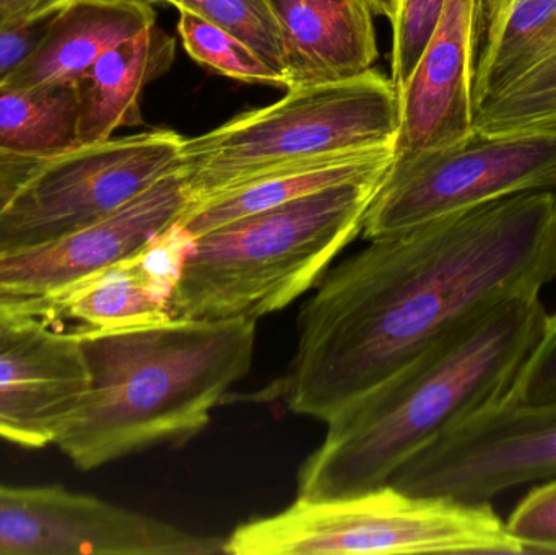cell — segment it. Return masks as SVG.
I'll return each instance as SVG.
<instances>
[{
	"mask_svg": "<svg viewBox=\"0 0 556 555\" xmlns=\"http://www.w3.org/2000/svg\"><path fill=\"white\" fill-rule=\"evenodd\" d=\"M519 192L556 194L554 133L482 136L394 160L366 212V240Z\"/></svg>",
	"mask_w": 556,
	"mask_h": 555,
	"instance_id": "7",
	"label": "cell"
},
{
	"mask_svg": "<svg viewBox=\"0 0 556 555\" xmlns=\"http://www.w3.org/2000/svg\"><path fill=\"white\" fill-rule=\"evenodd\" d=\"M155 23L147 0H77L52 16L31 54L5 84H77L104 52Z\"/></svg>",
	"mask_w": 556,
	"mask_h": 555,
	"instance_id": "16",
	"label": "cell"
},
{
	"mask_svg": "<svg viewBox=\"0 0 556 555\" xmlns=\"http://www.w3.org/2000/svg\"><path fill=\"white\" fill-rule=\"evenodd\" d=\"M555 41L556 0H483L473 111L528 71Z\"/></svg>",
	"mask_w": 556,
	"mask_h": 555,
	"instance_id": "19",
	"label": "cell"
},
{
	"mask_svg": "<svg viewBox=\"0 0 556 555\" xmlns=\"http://www.w3.org/2000/svg\"><path fill=\"white\" fill-rule=\"evenodd\" d=\"M194 238L173 225L139 253L62 293L49 313L77 319L88 329H127L172 319L169 297Z\"/></svg>",
	"mask_w": 556,
	"mask_h": 555,
	"instance_id": "14",
	"label": "cell"
},
{
	"mask_svg": "<svg viewBox=\"0 0 556 555\" xmlns=\"http://www.w3.org/2000/svg\"><path fill=\"white\" fill-rule=\"evenodd\" d=\"M506 527L526 553H556V479L532 489Z\"/></svg>",
	"mask_w": 556,
	"mask_h": 555,
	"instance_id": "26",
	"label": "cell"
},
{
	"mask_svg": "<svg viewBox=\"0 0 556 555\" xmlns=\"http://www.w3.org/2000/svg\"><path fill=\"white\" fill-rule=\"evenodd\" d=\"M371 7L372 12L378 15H384L386 18H394L395 12H397L399 0H366Z\"/></svg>",
	"mask_w": 556,
	"mask_h": 555,
	"instance_id": "31",
	"label": "cell"
},
{
	"mask_svg": "<svg viewBox=\"0 0 556 555\" xmlns=\"http://www.w3.org/2000/svg\"><path fill=\"white\" fill-rule=\"evenodd\" d=\"M176 59V41L155 25L104 52L77 81L81 147L111 139L121 127L140 126V98Z\"/></svg>",
	"mask_w": 556,
	"mask_h": 555,
	"instance_id": "17",
	"label": "cell"
},
{
	"mask_svg": "<svg viewBox=\"0 0 556 555\" xmlns=\"http://www.w3.org/2000/svg\"><path fill=\"white\" fill-rule=\"evenodd\" d=\"M48 160L29 156H9L0 162V214L15 198L23 185L41 168Z\"/></svg>",
	"mask_w": 556,
	"mask_h": 555,
	"instance_id": "29",
	"label": "cell"
},
{
	"mask_svg": "<svg viewBox=\"0 0 556 555\" xmlns=\"http://www.w3.org/2000/svg\"><path fill=\"white\" fill-rule=\"evenodd\" d=\"M473 130L482 136L556 130V41L477 110Z\"/></svg>",
	"mask_w": 556,
	"mask_h": 555,
	"instance_id": "21",
	"label": "cell"
},
{
	"mask_svg": "<svg viewBox=\"0 0 556 555\" xmlns=\"http://www.w3.org/2000/svg\"><path fill=\"white\" fill-rule=\"evenodd\" d=\"M283 39L288 88L346 80L378 59L366 0H269Z\"/></svg>",
	"mask_w": 556,
	"mask_h": 555,
	"instance_id": "15",
	"label": "cell"
},
{
	"mask_svg": "<svg viewBox=\"0 0 556 555\" xmlns=\"http://www.w3.org/2000/svg\"><path fill=\"white\" fill-rule=\"evenodd\" d=\"M198 13L247 42L285 77L283 39L269 0H199Z\"/></svg>",
	"mask_w": 556,
	"mask_h": 555,
	"instance_id": "23",
	"label": "cell"
},
{
	"mask_svg": "<svg viewBox=\"0 0 556 555\" xmlns=\"http://www.w3.org/2000/svg\"><path fill=\"white\" fill-rule=\"evenodd\" d=\"M51 18L38 23H9L0 20V85L31 54Z\"/></svg>",
	"mask_w": 556,
	"mask_h": 555,
	"instance_id": "27",
	"label": "cell"
},
{
	"mask_svg": "<svg viewBox=\"0 0 556 555\" xmlns=\"http://www.w3.org/2000/svg\"><path fill=\"white\" fill-rule=\"evenodd\" d=\"M541 297H518L456 329L327 420L298 471L296 497H349L388 484L418 450L505 403L544 332Z\"/></svg>",
	"mask_w": 556,
	"mask_h": 555,
	"instance_id": "2",
	"label": "cell"
},
{
	"mask_svg": "<svg viewBox=\"0 0 556 555\" xmlns=\"http://www.w3.org/2000/svg\"><path fill=\"white\" fill-rule=\"evenodd\" d=\"M230 555L526 554L490 504L414 497L386 484L349 497L294 504L240 525Z\"/></svg>",
	"mask_w": 556,
	"mask_h": 555,
	"instance_id": "6",
	"label": "cell"
},
{
	"mask_svg": "<svg viewBox=\"0 0 556 555\" xmlns=\"http://www.w3.org/2000/svg\"><path fill=\"white\" fill-rule=\"evenodd\" d=\"M446 0H399L392 18V75L397 91L417 67L431 35L437 29Z\"/></svg>",
	"mask_w": 556,
	"mask_h": 555,
	"instance_id": "24",
	"label": "cell"
},
{
	"mask_svg": "<svg viewBox=\"0 0 556 555\" xmlns=\"http://www.w3.org/2000/svg\"><path fill=\"white\" fill-rule=\"evenodd\" d=\"M201 537L59 485L0 484V555H214Z\"/></svg>",
	"mask_w": 556,
	"mask_h": 555,
	"instance_id": "10",
	"label": "cell"
},
{
	"mask_svg": "<svg viewBox=\"0 0 556 555\" xmlns=\"http://www.w3.org/2000/svg\"><path fill=\"white\" fill-rule=\"evenodd\" d=\"M77 0H0V20L9 23H38L52 18Z\"/></svg>",
	"mask_w": 556,
	"mask_h": 555,
	"instance_id": "28",
	"label": "cell"
},
{
	"mask_svg": "<svg viewBox=\"0 0 556 555\" xmlns=\"http://www.w3.org/2000/svg\"><path fill=\"white\" fill-rule=\"evenodd\" d=\"M386 175L329 186L194 238L169 297V316L257 321L287 308L362 234Z\"/></svg>",
	"mask_w": 556,
	"mask_h": 555,
	"instance_id": "4",
	"label": "cell"
},
{
	"mask_svg": "<svg viewBox=\"0 0 556 555\" xmlns=\"http://www.w3.org/2000/svg\"><path fill=\"white\" fill-rule=\"evenodd\" d=\"M256 331L257 321L244 318L80 328L90 383L55 446L91 471L153 446L185 445L253 367Z\"/></svg>",
	"mask_w": 556,
	"mask_h": 555,
	"instance_id": "3",
	"label": "cell"
},
{
	"mask_svg": "<svg viewBox=\"0 0 556 555\" xmlns=\"http://www.w3.org/2000/svg\"><path fill=\"white\" fill-rule=\"evenodd\" d=\"M188 205L178 169L93 224L36 247L3 251L0 303L49 321L62 293L149 247L178 224Z\"/></svg>",
	"mask_w": 556,
	"mask_h": 555,
	"instance_id": "11",
	"label": "cell"
},
{
	"mask_svg": "<svg viewBox=\"0 0 556 555\" xmlns=\"http://www.w3.org/2000/svg\"><path fill=\"white\" fill-rule=\"evenodd\" d=\"M147 2H166L178 7V10H189V12L198 13L199 0H147Z\"/></svg>",
	"mask_w": 556,
	"mask_h": 555,
	"instance_id": "32",
	"label": "cell"
},
{
	"mask_svg": "<svg viewBox=\"0 0 556 555\" xmlns=\"http://www.w3.org/2000/svg\"><path fill=\"white\" fill-rule=\"evenodd\" d=\"M182 142L159 129L48 160L0 214V253L55 240L123 207L178 172Z\"/></svg>",
	"mask_w": 556,
	"mask_h": 555,
	"instance_id": "8",
	"label": "cell"
},
{
	"mask_svg": "<svg viewBox=\"0 0 556 555\" xmlns=\"http://www.w3.org/2000/svg\"><path fill=\"white\" fill-rule=\"evenodd\" d=\"M9 156H16V155H9V153L0 152V162H3V160L9 159Z\"/></svg>",
	"mask_w": 556,
	"mask_h": 555,
	"instance_id": "33",
	"label": "cell"
},
{
	"mask_svg": "<svg viewBox=\"0 0 556 555\" xmlns=\"http://www.w3.org/2000/svg\"><path fill=\"white\" fill-rule=\"evenodd\" d=\"M556 479V406L476 414L418 450L388 484L414 497L490 504L503 492Z\"/></svg>",
	"mask_w": 556,
	"mask_h": 555,
	"instance_id": "9",
	"label": "cell"
},
{
	"mask_svg": "<svg viewBox=\"0 0 556 555\" xmlns=\"http://www.w3.org/2000/svg\"><path fill=\"white\" fill-rule=\"evenodd\" d=\"M556 279V194L519 192L371 238L320 280L273 396L326 424L431 345Z\"/></svg>",
	"mask_w": 556,
	"mask_h": 555,
	"instance_id": "1",
	"label": "cell"
},
{
	"mask_svg": "<svg viewBox=\"0 0 556 555\" xmlns=\"http://www.w3.org/2000/svg\"><path fill=\"white\" fill-rule=\"evenodd\" d=\"M394 149L356 150L281 166L186 209L178 227L191 238L329 186L389 172Z\"/></svg>",
	"mask_w": 556,
	"mask_h": 555,
	"instance_id": "18",
	"label": "cell"
},
{
	"mask_svg": "<svg viewBox=\"0 0 556 555\" xmlns=\"http://www.w3.org/2000/svg\"><path fill=\"white\" fill-rule=\"evenodd\" d=\"M81 332L38 319L0 339V440L25 449L55 445L87 396Z\"/></svg>",
	"mask_w": 556,
	"mask_h": 555,
	"instance_id": "12",
	"label": "cell"
},
{
	"mask_svg": "<svg viewBox=\"0 0 556 555\" xmlns=\"http://www.w3.org/2000/svg\"><path fill=\"white\" fill-rule=\"evenodd\" d=\"M179 36L186 52L218 74L250 84L285 87V77L256 51L201 13L179 10Z\"/></svg>",
	"mask_w": 556,
	"mask_h": 555,
	"instance_id": "22",
	"label": "cell"
},
{
	"mask_svg": "<svg viewBox=\"0 0 556 555\" xmlns=\"http://www.w3.org/2000/svg\"><path fill=\"white\" fill-rule=\"evenodd\" d=\"M38 319L41 318H35V316L15 312V310L9 308V306L0 303V339L28 328L29 325L38 321Z\"/></svg>",
	"mask_w": 556,
	"mask_h": 555,
	"instance_id": "30",
	"label": "cell"
},
{
	"mask_svg": "<svg viewBox=\"0 0 556 555\" xmlns=\"http://www.w3.org/2000/svg\"><path fill=\"white\" fill-rule=\"evenodd\" d=\"M77 84L0 85V152L51 160L80 149Z\"/></svg>",
	"mask_w": 556,
	"mask_h": 555,
	"instance_id": "20",
	"label": "cell"
},
{
	"mask_svg": "<svg viewBox=\"0 0 556 555\" xmlns=\"http://www.w3.org/2000/svg\"><path fill=\"white\" fill-rule=\"evenodd\" d=\"M503 404L528 409L556 406V313L547 316L538 345Z\"/></svg>",
	"mask_w": 556,
	"mask_h": 555,
	"instance_id": "25",
	"label": "cell"
},
{
	"mask_svg": "<svg viewBox=\"0 0 556 555\" xmlns=\"http://www.w3.org/2000/svg\"><path fill=\"white\" fill-rule=\"evenodd\" d=\"M483 0H446L401 97L394 160L460 142L473 133V74Z\"/></svg>",
	"mask_w": 556,
	"mask_h": 555,
	"instance_id": "13",
	"label": "cell"
},
{
	"mask_svg": "<svg viewBox=\"0 0 556 555\" xmlns=\"http://www.w3.org/2000/svg\"><path fill=\"white\" fill-rule=\"evenodd\" d=\"M399 127L401 97L394 81L379 72L288 88L277 103L185 139L179 172L188 207L281 166L356 150L394 149Z\"/></svg>",
	"mask_w": 556,
	"mask_h": 555,
	"instance_id": "5",
	"label": "cell"
}]
</instances>
